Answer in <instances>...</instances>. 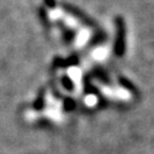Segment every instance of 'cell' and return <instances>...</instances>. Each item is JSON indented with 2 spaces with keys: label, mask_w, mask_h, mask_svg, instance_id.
Here are the masks:
<instances>
[{
  "label": "cell",
  "mask_w": 154,
  "mask_h": 154,
  "mask_svg": "<svg viewBox=\"0 0 154 154\" xmlns=\"http://www.w3.org/2000/svg\"><path fill=\"white\" fill-rule=\"evenodd\" d=\"M61 6H62V9H63L64 11H67L69 15H72V16L76 17L78 20H80L82 22H84V24L90 26V27H94V26H95V22H92V20H91L85 12H83L82 10H79L76 6H74V5L69 4V3H62Z\"/></svg>",
  "instance_id": "1"
},
{
  "label": "cell",
  "mask_w": 154,
  "mask_h": 154,
  "mask_svg": "<svg viewBox=\"0 0 154 154\" xmlns=\"http://www.w3.org/2000/svg\"><path fill=\"white\" fill-rule=\"evenodd\" d=\"M43 2H44L45 6H48L49 9H55L56 5H57V2H56V0H43Z\"/></svg>",
  "instance_id": "2"
}]
</instances>
